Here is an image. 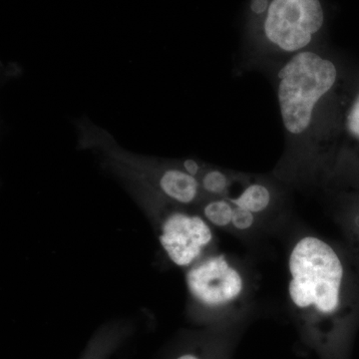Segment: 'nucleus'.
<instances>
[{
	"label": "nucleus",
	"mask_w": 359,
	"mask_h": 359,
	"mask_svg": "<svg viewBox=\"0 0 359 359\" xmlns=\"http://www.w3.org/2000/svg\"><path fill=\"white\" fill-rule=\"evenodd\" d=\"M182 168L186 172H188L189 174L193 175L195 177H199L203 172L202 167L200 166L199 163L192 159L184 161Z\"/></svg>",
	"instance_id": "obj_13"
},
{
	"label": "nucleus",
	"mask_w": 359,
	"mask_h": 359,
	"mask_svg": "<svg viewBox=\"0 0 359 359\" xmlns=\"http://www.w3.org/2000/svg\"><path fill=\"white\" fill-rule=\"evenodd\" d=\"M235 205L229 199L218 198L210 201L203 208L205 221L218 228H226L231 224Z\"/></svg>",
	"instance_id": "obj_9"
},
{
	"label": "nucleus",
	"mask_w": 359,
	"mask_h": 359,
	"mask_svg": "<svg viewBox=\"0 0 359 359\" xmlns=\"http://www.w3.org/2000/svg\"><path fill=\"white\" fill-rule=\"evenodd\" d=\"M344 84L334 58L309 49L285 60L278 73V102L287 141L313 159Z\"/></svg>",
	"instance_id": "obj_1"
},
{
	"label": "nucleus",
	"mask_w": 359,
	"mask_h": 359,
	"mask_svg": "<svg viewBox=\"0 0 359 359\" xmlns=\"http://www.w3.org/2000/svg\"><path fill=\"white\" fill-rule=\"evenodd\" d=\"M201 188L215 197H224L229 194L233 180L230 175L218 169H209L200 175Z\"/></svg>",
	"instance_id": "obj_10"
},
{
	"label": "nucleus",
	"mask_w": 359,
	"mask_h": 359,
	"mask_svg": "<svg viewBox=\"0 0 359 359\" xmlns=\"http://www.w3.org/2000/svg\"><path fill=\"white\" fill-rule=\"evenodd\" d=\"M289 294L295 311L311 323L340 325L359 309V290L339 252L320 238H299L289 259Z\"/></svg>",
	"instance_id": "obj_2"
},
{
	"label": "nucleus",
	"mask_w": 359,
	"mask_h": 359,
	"mask_svg": "<svg viewBox=\"0 0 359 359\" xmlns=\"http://www.w3.org/2000/svg\"><path fill=\"white\" fill-rule=\"evenodd\" d=\"M177 359H200L198 356L194 355V354H184V355L180 356Z\"/></svg>",
	"instance_id": "obj_14"
},
{
	"label": "nucleus",
	"mask_w": 359,
	"mask_h": 359,
	"mask_svg": "<svg viewBox=\"0 0 359 359\" xmlns=\"http://www.w3.org/2000/svg\"><path fill=\"white\" fill-rule=\"evenodd\" d=\"M161 192L167 198L182 205H190L199 198L200 180L186 172L183 168H169L158 179Z\"/></svg>",
	"instance_id": "obj_7"
},
{
	"label": "nucleus",
	"mask_w": 359,
	"mask_h": 359,
	"mask_svg": "<svg viewBox=\"0 0 359 359\" xmlns=\"http://www.w3.org/2000/svg\"><path fill=\"white\" fill-rule=\"evenodd\" d=\"M344 228L351 262L359 275V203L347 212Z\"/></svg>",
	"instance_id": "obj_11"
},
{
	"label": "nucleus",
	"mask_w": 359,
	"mask_h": 359,
	"mask_svg": "<svg viewBox=\"0 0 359 359\" xmlns=\"http://www.w3.org/2000/svg\"><path fill=\"white\" fill-rule=\"evenodd\" d=\"M212 240L211 228L199 216L173 212L162 224L161 245L170 259L179 266L192 264Z\"/></svg>",
	"instance_id": "obj_6"
},
{
	"label": "nucleus",
	"mask_w": 359,
	"mask_h": 359,
	"mask_svg": "<svg viewBox=\"0 0 359 359\" xmlns=\"http://www.w3.org/2000/svg\"><path fill=\"white\" fill-rule=\"evenodd\" d=\"M237 207L245 208L255 215L268 210L271 203V190L259 182L245 184L244 189L236 197L228 198Z\"/></svg>",
	"instance_id": "obj_8"
},
{
	"label": "nucleus",
	"mask_w": 359,
	"mask_h": 359,
	"mask_svg": "<svg viewBox=\"0 0 359 359\" xmlns=\"http://www.w3.org/2000/svg\"><path fill=\"white\" fill-rule=\"evenodd\" d=\"M189 292L209 308H221L237 301L244 292V278L223 255L205 259L187 273Z\"/></svg>",
	"instance_id": "obj_5"
},
{
	"label": "nucleus",
	"mask_w": 359,
	"mask_h": 359,
	"mask_svg": "<svg viewBox=\"0 0 359 359\" xmlns=\"http://www.w3.org/2000/svg\"><path fill=\"white\" fill-rule=\"evenodd\" d=\"M255 222H256V215L254 212L245 208L235 205L233 219H231V226L233 228L237 229L238 231H248L254 226Z\"/></svg>",
	"instance_id": "obj_12"
},
{
	"label": "nucleus",
	"mask_w": 359,
	"mask_h": 359,
	"mask_svg": "<svg viewBox=\"0 0 359 359\" xmlns=\"http://www.w3.org/2000/svg\"><path fill=\"white\" fill-rule=\"evenodd\" d=\"M252 11L257 49L285 59L311 49L325 21L320 0H252Z\"/></svg>",
	"instance_id": "obj_3"
},
{
	"label": "nucleus",
	"mask_w": 359,
	"mask_h": 359,
	"mask_svg": "<svg viewBox=\"0 0 359 359\" xmlns=\"http://www.w3.org/2000/svg\"><path fill=\"white\" fill-rule=\"evenodd\" d=\"M313 160L330 177L359 175V86L342 84Z\"/></svg>",
	"instance_id": "obj_4"
}]
</instances>
